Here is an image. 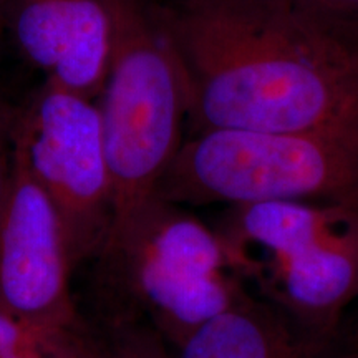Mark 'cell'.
<instances>
[{
	"mask_svg": "<svg viewBox=\"0 0 358 358\" xmlns=\"http://www.w3.org/2000/svg\"><path fill=\"white\" fill-rule=\"evenodd\" d=\"M158 19L192 129L315 133L358 143V37L279 0H182Z\"/></svg>",
	"mask_w": 358,
	"mask_h": 358,
	"instance_id": "cell-1",
	"label": "cell"
},
{
	"mask_svg": "<svg viewBox=\"0 0 358 358\" xmlns=\"http://www.w3.org/2000/svg\"><path fill=\"white\" fill-rule=\"evenodd\" d=\"M111 3L113 55L96 98L111 185L108 239L156 198L159 179L185 141L187 118L185 78L158 13L136 0Z\"/></svg>",
	"mask_w": 358,
	"mask_h": 358,
	"instance_id": "cell-2",
	"label": "cell"
},
{
	"mask_svg": "<svg viewBox=\"0 0 358 358\" xmlns=\"http://www.w3.org/2000/svg\"><path fill=\"white\" fill-rule=\"evenodd\" d=\"M156 198L174 206L320 201L358 209V143L315 133L203 129L181 143Z\"/></svg>",
	"mask_w": 358,
	"mask_h": 358,
	"instance_id": "cell-3",
	"label": "cell"
},
{
	"mask_svg": "<svg viewBox=\"0 0 358 358\" xmlns=\"http://www.w3.org/2000/svg\"><path fill=\"white\" fill-rule=\"evenodd\" d=\"M222 239L229 262L319 347L358 299V209L299 201L237 206Z\"/></svg>",
	"mask_w": 358,
	"mask_h": 358,
	"instance_id": "cell-4",
	"label": "cell"
},
{
	"mask_svg": "<svg viewBox=\"0 0 358 358\" xmlns=\"http://www.w3.org/2000/svg\"><path fill=\"white\" fill-rule=\"evenodd\" d=\"M100 256L156 332L178 347L241 295L224 274L222 237L158 198L111 236Z\"/></svg>",
	"mask_w": 358,
	"mask_h": 358,
	"instance_id": "cell-5",
	"label": "cell"
},
{
	"mask_svg": "<svg viewBox=\"0 0 358 358\" xmlns=\"http://www.w3.org/2000/svg\"><path fill=\"white\" fill-rule=\"evenodd\" d=\"M13 153L60 214L73 267L105 248L111 185L95 98L43 83L13 129Z\"/></svg>",
	"mask_w": 358,
	"mask_h": 358,
	"instance_id": "cell-6",
	"label": "cell"
},
{
	"mask_svg": "<svg viewBox=\"0 0 358 358\" xmlns=\"http://www.w3.org/2000/svg\"><path fill=\"white\" fill-rule=\"evenodd\" d=\"M69 241L55 204L13 153L0 203V307L42 325L75 329Z\"/></svg>",
	"mask_w": 358,
	"mask_h": 358,
	"instance_id": "cell-7",
	"label": "cell"
},
{
	"mask_svg": "<svg viewBox=\"0 0 358 358\" xmlns=\"http://www.w3.org/2000/svg\"><path fill=\"white\" fill-rule=\"evenodd\" d=\"M8 27L45 83L96 100L113 55L111 0H15Z\"/></svg>",
	"mask_w": 358,
	"mask_h": 358,
	"instance_id": "cell-8",
	"label": "cell"
},
{
	"mask_svg": "<svg viewBox=\"0 0 358 358\" xmlns=\"http://www.w3.org/2000/svg\"><path fill=\"white\" fill-rule=\"evenodd\" d=\"M178 358H320V347L274 307L241 294L181 343Z\"/></svg>",
	"mask_w": 358,
	"mask_h": 358,
	"instance_id": "cell-9",
	"label": "cell"
},
{
	"mask_svg": "<svg viewBox=\"0 0 358 358\" xmlns=\"http://www.w3.org/2000/svg\"><path fill=\"white\" fill-rule=\"evenodd\" d=\"M75 329L42 325L0 307V358H90Z\"/></svg>",
	"mask_w": 358,
	"mask_h": 358,
	"instance_id": "cell-10",
	"label": "cell"
},
{
	"mask_svg": "<svg viewBox=\"0 0 358 358\" xmlns=\"http://www.w3.org/2000/svg\"><path fill=\"white\" fill-rule=\"evenodd\" d=\"M90 358H173L155 329L127 324L118 325L105 348L92 347Z\"/></svg>",
	"mask_w": 358,
	"mask_h": 358,
	"instance_id": "cell-11",
	"label": "cell"
},
{
	"mask_svg": "<svg viewBox=\"0 0 358 358\" xmlns=\"http://www.w3.org/2000/svg\"><path fill=\"white\" fill-rule=\"evenodd\" d=\"M335 25H358V0H279Z\"/></svg>",
	"mask_w": 358,
	"mask_h": 358,
	"instance_id": "cell-12",
	"label": "cell"
},
{
	"mask_svg": "<svg viewBox=\"0 0 358 358\" xmlns=\"http://www.w3.org/2000/svg\"><path fill=\"white\" fill-rule=\"evenodd\" d=\"M13 136L8 134V127L6 115H3L2 106H0V203L3 201V196L8 189V182L12 176V163H13V143L8 148V141H12Z\"/></svg>",
	"mask_w": 358,
	"mask_h": 358,
	"instance_id": "cell-13",
	"label": "cell"
},
{
	"mask_svg": "<svg viewBox=\"0 0 358 358\" xmlns=\"http://www.w3.org/2000/svg\"><path fill=\"white\" fill-rule=\"evenodd\" d=\"M15 0H0V34L2 30L8 27V19H10V12Z\"/></svg>",
	"mask_w": 358,
	"mask_h": 358,
	"instance_id": "cell-14",
	"label": "cell"
},
{
	"mask_svg": "<svg viewBox=\"0 0 358 358\" xmlns=\"http://www.w3.org/2000/svg\"><path fill=\"white\" fill-rule=\"evenodd\" d=\"M343 27H347V29H348V30H352V32H353V34H355V35H357V37H358V25H343Z\"/></svg>",
	"mask_w": 358,
	"mask_h": 358,
	"instance_id": "cell-15",
	"label": "cell"
},
{
	"mask_svg": "<svg viewBox=\"0 0 358 358\" xmlns=\"http://www.w3.org/2000/svg\"><path fill=\"white\" fill-rule=\"evenodd\" d=\"M347 358H358V350H355V352H352L350 355H347Z\"/></svg>",
	"mask_w": 358,
	"mask_h": 358,
	"instance_id": "cell-16",
	"label": "cell"
},
{
	"mask_svg": "<svg viewBox=\"0 0 358 358\" xmlns=\"http://www.w3.org/2000/svg\"><path fill=\"white\" fill-rule=\"evenodd\" d=\"M90 355H92V350H90Z\"/></svg>",
	"mask_w": 358,
	"mask_h": 358,
	"instance_id": "cell-17",
	"label": "cell"
}]
</instances>
